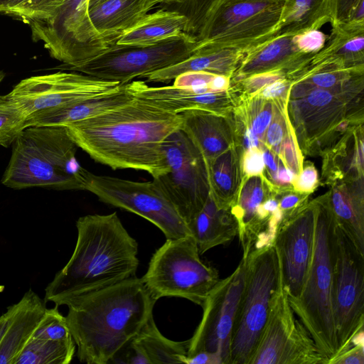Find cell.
I'll return each mask as SVG.
<instances>
[{"mask_svg":"<svg viewBox=\"0 0 364 364\" xmlns=\"http://www.w3.org/2000/svg\"><path fill=\"white\" fill-rule=\"evenodd\" d=\"M182 119L139 97L64 127L93 160L117 169L146 171L156 178L168 171L165 139L181 129Z\"/></svg>","mask_w":364,"mask_h":364,"instance_id":"cell-1","label":"cell"},{"mask_svg":"<svg viewBox=\"0 0 364 364\" xmlns=\"http://www.w3.org/2000/svg\"><path fill=\"white\" fill-rule=\"evenodd\" d=\"M156 302L136 276L70 300L65 317L79 360L109 363L153 316Z\"/></svg>","mask_w":364,"mask_h":364,"instance_id":"cell-2","label":"cell"},{"mask_svg":"<svg viewBox=\"0 0 364 364\" xmlns=\"http://www.w3.org/2000/svg\"><path fill=\"white\" fill-rule=\"evenodd\" d=\"M77 238L68 263L45 289L55 306L136 276L138 243L116 212L87 215L76 222Z\"/></svg>","mask_w":364,"mask_h":364,"instance_id":"cell-3","label":"cell"},{"mask_svg":"<svg viewBox=\"0 0 364 364\" xmlns=\"http://www.w3.org/2000/svg\"><path fill=\"white\" fill-rule=\"evenodd\" d=\"M1 183L13 189L41 187L84 190L87 170L76 159L78 146L64 126L23 129L12 144Z\"/></svg>","mask_w":364,"mask_h":364,"instance_id":"cell-4","label":"cell"},{"mask_svg":"<svg viewBox=\"0 0 364 364\" xmlns=\"http://www.w3.org/2000/svg\"><path fill=\"white\" fill-rule=\"evenodd\" d=\"M315 203V236L311 264L299 296L288 298L294 313L329 362L337 350L333 306L336 220L328 202Z\"/></svg>","mask_w":364,"mask_h":364,"instance_id":"cell-5","label":"cell"},{"mask_svg":"<svg viewBox=\"0 0 364 364\" xmlns=\"http://www.w3.org/2000/svg\"><path fill=\"white\" fill-rule=\"evenodd\" d=\"M286 0H219L196 37V51L238 48L245 51L272 38Z\"/></svg>","mask_w":364,"mask_h":364,"instance_id":"cell-6","label":"cell"},{"mask_svg":"<svg viewBox=\"0 0 364 364\" xmlns=\"http://www.w3.org/2000/svg\"><path fill=\"white\" fill-rule=\"evenodd\" d=\"M191 235L166 239L153 254L141 278L154 301L162 297L186 299L202 306L220 280L218 271L200 257Z\"/></svg>","mask_w":364,"mask_h":364,"instance_id":"cell-7","label":"cell"},{"mask_svg":"<svg viewBox=\"0 0 364 364\" xmlns=\"http://www.w3.org/2000/svg\"><path fill=\"white\" fill-rule=\"evenodd\" d=\"M242 259L245 262V283L233 328L230 364L250 363L278 282V260L274 246L253 251Z\"/></svg>","mask_w":364,"mask_h":364,"instance_id":"cell-8","label":"cell"},{"mask_svg":"<svg viewBox=\"0 0 364 364\" xmlns=\"http://www.w3.org/2000/svg\"><path fill=\"white\" fill-rule=\"evenodd\" d=\"M197 46L196 38L186 33L150 46L115 43L98 55L65 70L125 84L186 60L195 53Z\"/></svg>","mask_w":364,"mask_h":364,"instance_id":"cell-9","label":"cell"},{"mask_svg":"<svg viewBox=\"0 0 364 364\" xmlns=\"http://www.w3.org/2000/svg\"><path fill=\"white\" fill-rule=\"evenodd\" d=\"M278 267L267 319L249 364H328L308 330L295 318L279 262Z\"/></svg>","mask_w":364,"mask_h":364,"instance_id":"cell-10","label":"cell"},{"mask_svg":"<svg viewBox=\"0 0 364 364\" xmlns=\"http://www.w3.org/2000/svg\"><path fill=\"white\" fill-rule=\"evenodd\" d=\"M85 191L106 204L145 218L159 228L166 239L191 235L174 205L154 180L139 182L88 171Z\"/></svg>","mask_w":364,"mask_h":364,"instance_id":"cell-11","label":"cell"},{"mask_svg":"<svg viewBox=\"0 0 364 364\" xmlns=\"http://www.w3.org/2000/svg\"><path fill=\"white\" fill-rule=\"evenodd\" d=\"M34 42H41L51 58L65 70L77 66L106 50L109 46L93 27L89 16V0H65L51 20L30 27Z\"/></svg>","mask_w":364,"mask_h":364,"instance_id":"cell-12","label":"cell"},{"mask_svg":"<svg viewBox=\"0 0 364 364\" xmlns=\"http://www.w3.org/2000/svg\"><path fill=\"white\" fill-rule=\"evenodd\" d=\"M163 151L168 171L153 180L188 225L202 209L210 193L203 158L181 129L165 139Z\"/></svg>","mask_w":364,"mask_h":364,"instance_id":"cell-13","label":"cell"},{"mask_svg":"<svg viewBox=\"0 0 364 364\" xmlns=\"http://www.w3.org/2000/svg\"><path fill=\"white\" fill-rule=\"evenodd\" d=\"M333 306L336 355L348 345L355 333L364 328V255L336 222Z\"/></svg>","mask_w":364,"mask_h":364,"instance_id":"cell-14","label":"cell"},{"mask_svg":"<svg viewBox=\"0 0 364 364\" xmlns=\"http://www.w3.org/2000/svg\"><path fill=\"white\" fill-rule=\"evenodd\" d=\"M245 277L242 259L236 269L220 279L202 305L203 316L193 336L188 340L187 357L199 352L219 355L223 364L230 363L231 341Z\"/></svg>","mask_w":364,"mask_h":364,"instance_id":"cell-15","label":"cell"},{"mask_svg":"<svg viewBox=\"0 0 364 364\" xmlns=\"http://www.w3.org/2000/svg\"><path fill=\"white\" fill-rule=\"evenodd\" d=\"M119 85L78 72L58 71L23 79L8 95L28 117L36 111L70 105L104 94Z\"/></svg>","mask_w":364,"mask_h":364,"instance_id":"cell-16","label":"cell"},{"mask_svg":"<svg viewBox=\"0 0 364 364\" xmlns=\"http://www.w3.org/2000/svg\"><path fill=\"white\" fill-rule=\"evenodd\" d=\"M316 203L304 207L286 220L277 234L274 247L289 298L299 296L314 251Z\"/></svg>","mask_w":364,"mask_h":364,"instance_id":"cell-17","label":"cell"},{"mask_svg":"<svg viewBox=\"0 0 364 364\" xmlns=\"http://www.w3.org/2000/svg\"><path fill=\"white\" fill-rule=\"evenodd\" d=\"M328 36L312 31L299 34H282L247 50L235 70L238 77L283 69L293 73L304 68L320 50Z\"/></svg>","mask_w":364,"mask_h":364,"instance_id":"cell-18","label":"cell"},{"mask_svg":"<svg viewBox=\"0 0 364 364\" xmlns=\"http://www.w3.org/2000/svg\"><path fill=\"white\" fill-rule=\"evenodd\" d=\"M134 97L131 81L104 94L33 112L26 117L24 127L65 126L119 107Z\"/></svg>","mask_w":364,"mask_h":364,"instance_id":"cell-19","label":"cell"},{"mask_svg":"<svg viewBox=\"0 0 364 364\" xmlns=\"http://www.w3.org/2000/svg\"><path fill=\"white\" fill-rule=\"evenodd\" d=\"M331 26L330 36L325 44L311 57L306 67H363L364 21L348 20Z\"/></svg>","mask_w":364,"mask_h":364,"instance_id":"cell-20","label":"cell"},{"mask_svg":"<svg viewBox=\"0 0 364 364\" xmlns=\"http://www.w3.org/2000/svg\"><path fill=\"white\" fill-rule=\"evenodd\" d=\"M46 302L29 289L18 302L10 306L8 326L0 343V364L15 363L44 315Z\"/></svg>","mask_w":364,"mask_h":364,"instance_id":"cell-21","label":"cell"},{"mask_svg":"<svg viewBox=\"0 0 364 364\" xmlns=\"http://www.w3.org/2000/svg\"><path fill=\"white\" fill-rule=\"evenodd\" d=\"M136 97L144 99L166 111L179 114L188 109H203L220 113L225 97L222 92L198 94L172 85L150 87L145 81H132Z\"/></svg>","mask_w":364,"mask_h":364,"instance_id":"cell-22","label":"cell"},{"mask_svg":"<svg viewBox=\"0 0 364 364\" xmlns=\"http://www.w3.org/2000/svg\"><path fill=\"white\" fill-rule=\"evenodd\" d=\"M151 0H105L89 9L90 21L109 46L154 7Z\"/></svg>","mask_w":364,"mask_h":364,"instance_id":"cell-23","label":"cell"},{"mask_svg":"<svg viewBox=\"0 0 364 364\" xmlns=\"http://www.w3.org/2000/svg\"><path fill=\"white\" fill-rule=\"evenodd\" d=\"M187 226L200 255L230 242L237 235V225L230 208L219 206L210 193L202 209Z\"/></svg>","mask_w":364,"mask_h":364,"instance_id":"cell-24","label":"cell"},{"mask_svg":"<svg viewBox=\"0 0 364 364\" xmlns=\"http://www.w3.org/2000/svg\"><path fill=\"white\" fill-rule=\"evenodd\" d=\"M179 114L180 129L198 149L207 169L227 147L222 119L217 113L198 109Z\"/></svg>","mask_w":364,"mask_h":364,"instance_id":"cell-25","label":"cell"},{"mask_svg":"<svg viewBox=\"0 0 364 364\" xmlns=\"http://www.w3.org/2000/svg\"><path fill=\"white\" fill-rule=\"evenodd\" d=\"M246 51L238 48H221L196 51L186 60L142 77L145 82H166L179 75L191 71H204L230 77L237 70Z\"/></svg>","mask_w":364,"mask_h":364,"instance_id":"cell-26","label":"cell"},{"mask_svg":"<svg viewBox=\"0 0 364 364\" xmlns=\"http://www.w3.org/2000/svg\"><path fill=\"white\" fill-rule=\"evenodd\" d=\"M188 18L183 14L161 8L147 14L117 39L116 44L150 46L186 33Z\"/></svg>","mask_w":364,"mask_h":364,"instance_id":"cell-27","label":"cell"},{"mask_svg":"<svg viewBox=\"0 0 364 364\" xmlns=\"http://www.w3.org/2000/svg\"><path fill=\"white\" fill-rule=\"evenodd\" d=\"M331 21V0H286L274 36L319 30Z\"/></svg>","mask_w":364,"mask_h":364,"instance_id":"cell-28","label":"cell"},{"mask_svg":"<svg viewBox=\"0 0 364 364\" xmlns=\"http://www.w3.org/2000/svg\"><path fill=\"white\" fill-rule=\"evenodd\" d=\"M130 341L141 349L150 364L186 362L188 341H173L164 337L156 326L153 316Z\"/></svg>","mask_w":364,"mask_h":364,"instance_id":"cell-29","label":"cell"},{"mask_svg":"<svg viewBox=\"0 0 364 364\" xmlns=\"http://www.w3.org/2000/svg\"><path fill=\"white\" fill-rule=\"evenodd\" d=\"M75 352L73 338L50 341L31 337L14 364H68L73 360Z\"/></svg>","mask_w":364,"mask_h":364,"instance_id":"cell-30","label":"cell"},{"mask_svg":"<svg viewBox=\"0 0 364 364\" xmlns=\"http://www.w3.org/2000/svg\"><path fill=\"white\" fill-rule=\"evenodd\" d=\"M65 0H14L4 15L21 21L29 28L56 16Z\"/></svg>","mask_w":364,"mask_h":364,"instance_id":"cell-31","label":"cell"},{"mask_svg":"<svg viewBox=\"0 0 364 364\" xmlns=\"http://www.w3.org/2000/svg\"><path fill=\"white\" fill-rule=\"evenodd\" d=\"M26 115L7 95H0V145L11 146L19 133L25 129Z\"/></svg>","mask_w":364,"mask_h":364,"instance_id":"cell-32","label":"cell"},{"mask_svg":"<svg viewBox=\"0 0 364 364\" xmlns=\"http://www.w3.org/2000/svg\"><path fill=\"white\" fill-rule=\"evenodd\" d=\"M34 338L63 341L73 338L66 317L58 311V307L46 309L32 336Z\"/></svg>","mask_w":364,"mask_h":364,"instance_id":"cell-33","label":"cell"},{"mask_svg":"<svg viewBox=\"0 0 364 364\" xmlns=\"http://www.w3.org/2000/svg\"><path fill=\"white\" fill-rule=\"evenodd\" d=\"M219 0H186L173 9L184 14L188 20L186 33L196 37L208 15Z\"/></svg>","mask_w":364,"mask_h":364,"instance_id":"cell-34","label":"cell"},{"mask_svg":"<svg viewBox=\"0 0 364 364\" xmlns=\"http://www.w3.org/2000/svg\"><path fill=\"white\" fill-rule=\"evenodd\" d=\"M215 75L216 74L204 71L186 72L177 76L173 80V85L203 94L212 92L211 84Z\"/></svg>","mask_w":364,"mask_h":364,"instance_id":"cell-35","label":"cell"},{"mask_svg":"<svg viewBox=\"0 0 364 364\" xmlns=\"http://www.w3.org/2000/svg\"><path fill=\"white\" fill-rule=\"evenodd\" d=\"M328 364H364V328L355 333L348 345L332 358Z\"/></svg>","mask_w":364,"mask_h":364,"instance_id":"cell-36","label":"cell"},{"mask_svg":"<svg viewBox=\"0 0 364 364\" xmlns=\"http://www.w3.org/2000/svg\"><path fill=\"white\" fill-rule=\"evenodd\" d=\"M289 72L287 70L277 69L249 75L245 80L246 87L250 91H257L276 80L285 77Z\"/></svg>","mask_w":364,"mask_h":364,"instance_id":"cell-37","label":"cell"},{"mask_svg":"<svg viewBox=\"0 0 364 364\" xmlns=\"http://www.w3.org/2000/svg\"><path fill=\"white\" fill-rule=\"evenodd\" d=\"M364 0H331V24L348 21L356 6Z\"/></svg>","mask_w":364,"mask_h":364,"instance_id":"cell-38","label":"cell"},{"mask_svg":"<svg viewBox=\"0 0 364 364\" xmlns=\"http://www.w3.org/2000/svg\"><path fill=\"white\" fill-rule=\"evenodd\" d=\"M264 166L262 152L257 147L250 149L245 152L243 159V168L247 176H255L261 174Z\"/></svg>","mask_w":364,"mask_h":364,"instance_id":"cell-39","label":"cell"},{"mask_svg":"<svg viewBox=\"0 0 364 364\" xmlns=\"http://www.w3.org/2000/svg\"><path fill=\"white\" fill-rule=\"evenodd\" d=\"M294 181L296 191L302 193L311 192L318 182L317 171L313 166H308Z\"/></svg>","mask_w":364,"mask_h":364,"instance_id":"cell-40","label":"cell"},{"mask_svg":"<svg viewBox=\"0 0 364 364\" xmlns=\"http://www.w3.org/2000/svg\"><path fill=\"white\" fill-rule=\"evenodd\" d=\"M272 112L271 107H268L260 112L252 122V130L258 136L261 137L271 123Z\"/></svg>","mask_w":364,"mask_h":364,"instance_id":"cell-41","label":"cell"},{"mask_svg":"<svg viewBox=\"0 0 364 364\" xmlns=\"http://www.w3.org/2000/svg\"><path fill=\"white\" fill-rule=\"evenodd\" d=\"M186 364H223V363L217 354L199 352L191 357H187Z\"/></svg>","mask_w":364,"mask_h":364,"instance_id":"cell-42","label":"cell"},{"mask_svg":"<svg viewBox=\"0 0 364 364\" xmlns=\"http://www.w3.org/2000/svg\"><path fill=\"white\" fill-rule=\"evenodd\" d=\"M284 136V129L279 121H275L269 125L267 132V142L272 146H279Z\"/></svg>","mask_w":364,"mask_h":364,"instance_id":"cell-43","label":"cell"},{"mask_svg":"<svg viewBox=\"0 0 364 364\" xmlns=\"http://www.w3.org/2000/svg\"><path fill=\"white\" fill-rule=\"evenodd\" d=\"M287 87V81L285 77L276 80L264 87L262 92V96L267 99L277 97L284 92Z\"/></svg>","mask_w":364,"mask_h":364,"instance_id":"cell-44","label":"cell"},{"mask_svg":"<svg viewBox=\"0 0 364 364\" xmlns=\"http://www.w3.org/2000/svg\"><path fill=\"white\" fill-rule=\"evenodd\" d=\"M332 95L326 90L316 89L311 92L307 100L313 106L322 107L328 105L332 100Z\"/></svg>","mask_w":364,"mask_h":364,"instance_id":"cell-45","label":"cell"},{"mask_svg":"<svg viewBox=\"0 0 364 364\" xmlns=\"http://www.w3.org/2000/svg\"><path fill=\"white\" fill-rule=\"evenodd\" d=\"M274 178L279 183H289L296 179L294 172L290 168L284 167H281L277 170Z\"/></svg>","mask_w":364,"mask_h":364,"instance_id":"cell-46","label":"cell"},{"mask_svg":"<svg viewBox=\"0 0 364 364\" xmlns=\"http://www.w3.org/2000/svg\"><path fill=\"white\" fill-rule=\"evenodd\" d=\"M244 141L245 145L248 149L257 147L259 144V137L254 133L252 129H246Z\"/></svg>","mask_w":364,"mask_h":364,"instance_id":"cell-47","label":"cell"},{"mask_svg":"<svg viewBox=\"0 0 364 364\" xmlns=\"http://www.w3.org/2000/svg\"><path fill=\"white\" fill-rule=\"evenodd\" d=\"M186 0H151L154 6L159 4L162 8L173 10L181 5Z\"/></svg>","mask_w":364,"mask_h":364,"instance_id":"cell-48","label":"cell"},{"mask_svg":"<svg viewBox=\"0 0 364 364\" xmlns=\"http://www.w3.org/2000/svg\"><path fill=\"white\" fill-rule=\"evenodd\" d=\"M11 314V308L9 306L5 313L0 316V343L4 338V333L6 332L8 322L9 319V316Z\"/></svg>","mask_w":364,"mask_h":364,"instance_id":"cell-49","label":"cell"},{"mask_svg":"<svg viewBox=\"0 0 364 364\" xmlns=\"http://www.w3.org/2000/svg\"><path fill=\"white\" fill-rule=\"evenodd\" d=\"M262 156L265 166H268L272 171H277V164L273 155L269 151H265L262 152Z\"/></svg>","mask_w":364,"mask_h":364,"instance_id":"cell-50","label":"cell"},{"mask_svg":"<svg viewBox=\"0 0 364 364\" xmlns=\"http://www.w3.org/2000/svg\"><path fill=\"white\" fill-rule=\"evenodd\" d=\"M291 143L290 141H287L284 146V156L286 159L289 161V164L294 166V149L291 146Z\"/></svg>","mask_w":364,"mask_h":364,"instance_id":"cell-51","label":"cell"},{"mask_svg":"<svg viewBox=\"0 0 364 364\" xmlns=\"http://www.w3.org/2000/svg\"><path fill=\"white\" fill-rule=\"evenodd\" d=\"M14 0H0V14H4Z\"/></svg>","mask_w":364,"mask_h":364,"instance_id":"cell-52","label":"cell"},{"mask_svg":"<svg viewBox=\"0 0 364 364\" xmlns=\"http://www.w3.org/2000/svg\"><path fill=\"white\" fill-rule=\"evenodd\" d=\"M105 0H89V9L95 6V5L98 4L99 3Z\"/></svg>","mask_w":364,"mask_h":364,"instance_id":"cell-53","label":"cell"},{"mask_svg":"<svg viewBox=\"0 0 364 364\" xmlns=\"http://www.w3.org/2000/svg\"><path fill=\"white\" fill-rule=\"evenodd\" d=\"M4 77H5V73L4 71L1 70L0 71V83L4 80Z\"/></svg>","mask_w":364,"mask_h":364,"instance_id":"cell-54","label":"cell"}]
</instances>
